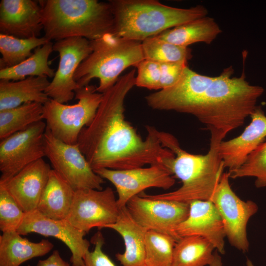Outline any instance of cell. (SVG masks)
Wrapping results in <instances>:
<instances>
[{
  "mask_svg": "<svg viewBox=\"0 0 266 266\" xmlns=\"http://www.w3.org/2000/svg\"><path fill=\"white\" fill-rule=\"evenodd\" d=\"M135 74L132 69L121 76L103 94L94 119L80 132L77 144L94 170L141 167L174 156L162 145L155 127L146 126L143 140L125 119V100L135 86Z\"/></svg>",
  "mask_w": 266,
  "mask_h": 266,
  "instance_id": "cell-1",
  "label": "cell"
},
{
  "mask_svg": "<svg viewBox=\"0 0 266 266\" xmlns=\"http://www.w3.org/2000/svg\"><path fill=\"white\" fill-rule=\"evenodd\" d=\"M233 73L230 66L215 76L189 112L206 126L211 135L223 139L250 116L264 91L261 86L250 84L244 72L239 77H232Z\"/></svg>",
  "mask_w": 266,
  "mask_h": 266,
  "instance_id": "cell-2",
  "label": "cell"
},
{
  "mask_svg": "<svg viewBox=\"0 0 266 266\" xmlns=\"http://www.w3.org/2000/svg\"><path fill=\"white\" fill-rule=\"evenodd\" d=\"M162 145L174 156L162 158L163 165L175 177L179 179L182 186L172 192L145 197L159 200H176L190 203L195 200H210L220 182L224 169L219 146L221 138L211 135L210 147L204 155H195L183 150L177 139L171 134L158 131Z\"/></svg>",
  "mask_w": 266,
  "mask_h": 266,
  "instance_id": "cell-3",
  "label": "cell"
},
{
  "mask_svg": "<svg viewBox=\"0 0 266 266\" xmlns=\"http://www.w3.org/2000/svg\"><path fill=\"white\" fill-rule=\"evenodd\" d=\"M44 36L56 41L73 37L90 41L113 33L109 2L97 0H40Z\"/></svg>",
  "mask_w": 266,
  "mask_h": 266,
  "instance_id": "cell-4",
  "label": "cell"
},
{
  "mask_svg": "<svg viewBox=\"0 0 266 266\" xmlns=\"http://www.w3.org/2000/svg\"><path fill=\"white\" fill-rule=\"evenodd\" d=\"M114 15L113 33L127 39H144L180 25L206 16L207 9L198 5L181 8L156 0H109Z\"/></svg>",
  "mask_w": 266,
  "mask_h": 266,
  "instance_id": "cell-5",
  "label": "cell"
},
{
  "mask_svg": "<svg viewBox=\"0 0 266 266\" xmlns=\"http://www.w3.org/2000/svg\"><path fill=\"white\" fill-rule=\"evenodd\" d=\"M90 43L92 51L80 64L74 75L79 87L98 78L99 85L96 90L103 94L116 83L124 70L135 66L144 59L141 42L124 38L112 33Z\"/></svg>",
  "mask_w": 266,
  "mask_h": 266,
  "instance_id": "cell-6",
  "label": "cell"
},
{
  "mask_svg": "<svg viewBox=\"0 0 266 266\" xmlns=\"http://www.w3.org/2000/svg\"><path fill=\"white\" fill-rule=\"evenodd\" d=\"M97 87L88 85L75 91L77 103L67 105L49 98L43 104V120L57 138L68 144H77L81 130L94 119L103 97Z\"/></svg>",
  "mask_w": 266,
  "mask_h": 266,
  "instance_id": "cell-7",
  "label": "cell"
},
{
  "mask_svg": "<svg viewBox=\"0 0 266 266\" xmlns=\"http://www.w3.org/2000/svg\"><path fill=\"white\" fill-rule=\"evenodd\" d=\"M45 153L53 169L75 191L102 190L104 179L92 169L76 144H68L56 138L47 128L44 133Z\"/></svg>",
  "mask_w": 266,
  "mask_h": 266,
  "instance_id": "cell-8",
  "label": "cell"
},
{
  "mask_svg": "<svg viewBox=\"0 0 266 266\" xmlns=\"http://www.w3.org/2000/svg\"><path fill=\"white\" fill-rule=\"evenodd\" d=\"M229 178L228 172L222 174L210 201L221 216L226 237L231 245L245 253L249 248L247 225L250 218L257 213L258 206L252 200L240 199L231 188Z\"/></svg>",
  "mask_w": 266,
  "mask_h": 266,
  "instance_id": "cell-9",
  "label": "cell"
},
{
  "mask_svg": "<svg viewBox=\"0 0 266 266\" xmlns=\"http://www.w3.org/2000/svg\"><path fill=\"white\" fill-rule=\"evenodd\" d=\"M43 120L0 140V183L17 174L32 163L45 156Z\"/></svg>",
  "mask_w": 266,
  "mask_h": 266,
  "instance_id": "cell-10",
  "label": "cell"
},
{
  "mask_svg": "<svg viewBox=\"0 0 266 266\" xmlns=\"http://www.w3.org/2000/svg\"><path fill=\"white\" fill-rule=\"evenodd\" d=\"M121 208L114 191L87 189L75 191L66 220L78 230L88 233L92 229L105 228L115 223Z\"/></svg>",
  "mask_w": 266,
  "mask_h": 266,
  "instance_id": "cell-11",
  "label": "cell"
},
{
  "mask_svg": "<svg viewBox=\"0 0 266 266\" xmlns=\"http://www.w3.org/2000/svg\"><path fill=\"white\" fill-rule=\"evenodd\" d=\"M126 207L133 219L147 231L168 235L177 242L176 230L187 217L189 203L176 200L152 199L141 193L131 198Z\"/></svg>",
  "mask_w": 266,
  "mask_h": 266,
  "instance_id": "cell-12",
  "label": "cell"
},
{
  "mask_svg": "<svg viewBox=\"0 0 266 266\" xmlns=\"http://www.w3.org/2000/svg\"><path fill=\"white\" fill-rule=\"evenodd\" d=\"M54 51L59 54L57 70L45 91L48 97L62 103L75 97V91L79 88L74 79L80 64L91 53L90 41L82 37H69L53 43Z\"/></svg>",
  "mask_w": 266,
  "mask_h": 266,
  "instance_id": "cell-13",
  "label": "cell"
},
{
  "mask_svg": "<svg viewBox=\"0 0 266 266\" xmlns=\"http://www.w3.org/2000/svg\"><path fill=\"white\" fill-rule=\"evenodd\" d=\"M94 171L114 186L120 208L146 189L156 187L167 190L175 183L174 177L161 164H153L147 167L124 170L100 168Z\"/></svg>",
  "mask_w": 266,
  "mask_h": 266,
  "instance_id": "cell-14",
  "label": "cell"
},
{
  "mask_svg": "<svg viewBox=\"0 0 266 266\" xmlns=\"http://www.w3.org/2000/svg\"><path fill=\"white\" fill-rule=\"evenodd\" d=\"M17 232L22 235L36 233L55 237L69 249L72 266H83V258L89 250L90 242L84 236L85 233L78 230L66 220H55L41 214L36 209L25 213Z\"/></svg>",
  "mask_w": 266,
  "mask_h": 266,
  "instance_id": "cell-15",
  "label": "cell"
},
{
  "mask_svg": "<svg viewBox=\"0 0 266 266\" xmlns=\"http://www.w3.org/2000/svg\"><path fill=\"white\" fill-rule=\"evenodd\" d=\"M42 30L40 0H0V33L27 39L39 37Z\"/></svg>",
  "mask_w": 266,
  "mask_h": 266,
  "instance_id": "cell-16",
  "label": "cell"
},
{
  "mask_svg": "<svg viewBox=\"0 0 266 266\" xmlns=\"http://www.w3.org/2000/svg\"><path fill=\"white\" fill-rule=\"evenodd\" d=\"M176 232L180 238L202 237L208 240L219 253H225L226 234L223 223L215 206L210 200L190 202L188 215L178 226Z\"/></svg>",
  "mask_w": 266,
  "mask_h": 266,
  "instance_id": "cell-17",
  "label": "cell"
},
{
  "mask_svg": "<svg viewBox=\"0 0 266 266\" xmlns=\"http://www.w3.org/2000/svg\"><path fill=\"white\" fill-rule=\"evenodd\" d=\"M51 169L42 158L0 185L7 190L23 211L28 213L37 209Z\"/></svg>",
  "mask_w": 266,
  "mask_h": 266,
  "instance_id": "cell-18",
  "label": "cell"
},
{
  "mask_svg": "<svg viewBox=\"0 0 266 266\" xmlns=\"http://www.w3.org/2000/svg\"><path fill=\"white\" fill-rule=\"evenodd\" d=\"M251 122L239 136L228 141H222L219 151L224 168L229 171L238 168L248 156L266 137V115L257 106L250 115Z\"/></svg>",
  "mask_w": 266,
  "mask_h": 266,
  "instance_id": "cell-19",
  "label": "cell"
},
{
  "mask_svg": "<svg viewBox=\"0 0 266 266\" xmlns=\"http://www.w3.org/2000/svg\"><path fill=\"white\" fill-rule=\"evenodd\" d=\"M105 228L114 230L123 239L125 251L115 256L122 266H146L145 236L147 230L133 219L126 206L121 208L116 222Z\"/></svg>",
  "mask_w": 266,
  "mask_h": 266,
  "instance_id": "cell-20",
  "label": "cell"
},
{
  "mask_svg": "<svg viewBox=\"0 0 266 266\" xmlns=\"http://www.w3.org/2000/svg\"><path fill=\"white\" fill-rule=\"evenodd\" d=\"M50 82L46 76H29L18 81L0 80V111L35 102L44 104L49 99L45 91Z\"/></svg>",
  "mask_w": 266,
  "mask_h": 266,
  "instance_id": "cell-21",
  "label": "cell"
},
{
  "mask_svg": "<svg viewBox=\"0 0 266 266\" xmlns=\"http://www.w3.org/2000/svg\"><path fill=\"white\" fill-rule=\"evenodd\" d=\"M54 244L47 239L33 242L16 231L2 232L0 235V266H20L34 258L50 252Z\"/></svg>",
  "mask_w": 266,
  "mask_h": 266,
  "instance_id": "cell-22",
  "label": "cell"
},
{
  "mask_svg": "<svg viewBox=\"0 0 266 266\" xmlns=\"http://www.w3.org/2000/svg\"><path fill=\"white\" fill-rule=\"evenodd\" d=\"M75 191L54 169L50 171L47 184L36 210L55 220H66L70 211Z\"/></svg>",
  "mask_w": 266,
  "mask_h": 266,
  "instance_id": "cell-23",
  "label": "cell"
},
{
  "mask_svg": "<svg viewBox=\"0 0 266 266\" xmlns=\"http://www.w3.org/2000/svg\"><path fill=\"white\" fill-rule=\"evenodd\" d=\"M221 32L214 19L206 16L168 29L156 36L175 45L188 47L197 42L209 44Z\"/></svg>",
  "mask_w": 266,
  "mask_h": 266,
  "instance_id": "cell-24",
  "label": "cell"
},
{
  "mask_svg": "<svg viewBox=\"0 0 266 266\" xmlns=\"http://www.w3.org/2000/svg\"><path fill=\"white\" fill-rule=\"evenodd\" d=\"M214 246L199 236L183 237L174 247L171 266H209L214 259Z\"/></svg>",
  "mask_w": 266,
  "mask_h": 266,
  "instance_id": "cell-25",
  "label": "cell"
},
{
  "mask_svg": "<svg viewBox=\"0 0 266 266\" xmlns=\"http://www.w3.org/2000/svg\"><path fill=\"white\" fill-rule=\"evenodd\" d=\"M51 41L34 50L33 54L19 65L0 69V80L18 81L29 76L54 77L55 72L49 65L48 59L54 51Z\"/></svg>",
  "mask_w": 266,
  "mask_h": 266,
  "instance_id": "cell-26",
  "label": "cell"
},
{
  "mask_svg": "<svg viewBox=\"0 0 266 266\" xmlns=\"http://www.w3.org/2000/svg\"><path fill=\"white\" fill-rule=\"evenodd\" d=\"M43 120V104L25 103L15 108L0 111V139L24 130Z\"/></svg>",
  "mask_w": 266,
  "mask_h": 266,
  "instance_id": "cell-27",
  "label": "cell"
},
{
  "mask_svg": "<svg viewBox=\"0 0 266 266\" xmlns=\"http://www.w3.org/2000/svg\"><path fill=\"white\" fill-rule=\"evenodd\" d=\"M49 41L44 36L24 39L0 33V69L19 65L33 54V50Z\"/></svg>",
  "mask_w": 266,
  "mask_h": 266,
  "instance_id": "cell-28",
  "label": "cell"
},
{
  "mask_svg": "<svg viewBox=\"0 0 266 266\" xmlns=\"http://www.w3.org/2000/svg\"><path fill=\"white\" fill-rule=\"evenodd\" d=\"M144 59L159 63L187 62L192 57L189 47L175 45L156 36L141 42Z\"/></svg>",
  "mask_w": 266,
  "mask_h": 266,
  "instance_id": "cell-29",
  "label": "cell"
},
{
  "mask_svg": "<svg viewBox=\"0 0 266 266\" xmlns=\"http://www.w3.org/2000/svg\"><path fill=\"white\" fill-rule=\"evenodd\" d=\"M176 242L168 235L147 231L145 236V266H171Z\"/></svg>",
  "mask_w": 266,
  "mask_h": 266,
  "instance_id": "cell-30",
  "label": "cell"
},
{
  "mask_svg": "<svg viewBox=\"0 0 266 266\" xmlns=\"http://www.w3.org/2000/svg\"><path fill=\"white\" fill-rule=\"evenodd\" d=\"M230 178H256L257 188L266 187V141L261 143L247 157L238 168L228 172Z\"/></svg>",
  "mask_w": 266,
  "mask_h": 266,
  "instance_id": "cell-31",
  "label": "cell"
},
{
  "mask_svg": "<svg viewBox=\"0 0 266 266\" xmlns=\"http://www.w3.org/2000/svg\"><path fill=\"white\" fill-rule=\"evenodd\" d=\"M23 211L7 190L0 185V230L16 231L24 219Z\"/></svg>",
  "mask_w": 266,
  "mask_h": 266,
  "instance_id": "cell-32",
  "label": "cell"
},
{
  "mask_svg": "<svg viewBox=\"0 0 266 266\" xmlns=\"http://www.w3.org/2000/svg\"><path fill=\"white\" fill-rule=\"evenodd\" d=\"M137 69L135 86L149 90H160L161 79L160 63L144 59L135 66Z\"/></svg>",
  "mask_w": 266,
  "mask_h": 266,
  "instance_id": "cell-33",
  "label": "cell"
},
{
  "mask_svg": "<svg viewBox=\"0 0 266 266\" xmlns=\"http://www.w3.org/2000/svg\"><path fill=\"white\" fill-rule=\"evenodd\" d=\"M91 242L95 245L94 249L85 254L83 266H117L102 251L104 238L100 232L92 237Z\"/></svg>",
  "mask_w": 266,
  "mask_h": 266,
  "instance_id": "cell-34",
  "label": "cell"
},
{
  "mask_svg": "<svg viewBox=\"0 0 266 266\" xmlns=\"http://www.w3.org/2000/svg\"><path fill=\"white\" fill-rule=\"evenodd\" d=\"M161 67L160 90L169 88L179 80L187 62L160 63Z\"/></svg>",
  "mask_w": 266,
  "mask_h": 266,
  "instance_id": "cell-35",
  "label": "cell"
},
{
  "mask_svg": "<svg viewBox=\"0 0 266 266\" xmlns=\"http://www.w3.org/2000/svg\"><path fill=\"white\" fill-rule=\"evenodd\" d=\"M36 266H70L61 256L58 250H54L46 259L39 260Z\"/></svg>",
  "mask_w": 266,
  "mask_h": 266,
  "instance_id": "cell-36",
  "label": "cell"
},
{
  "mask_svg": "<svg viewBox=\"0 0 266 266\" xmlns=\"http://www.w3.org/2000/svg\"><path fill=\"white\" fill-rule=\"evenodd\" d=\"M217 252L214 253L213 260L208 266H223L222 258Z\"/></svg>",
  "mask_w": 266,
  "mask_h": 266,
  "instance_id": "cell-37",
  "label": "cell"
},
{
  "mask_svg": "<svg viewBox=\"0 0 266 266\" xmlns=\"http://www.w3.org/2000/svg\"><path fill=\"white\" fill-rule=\"evenodd\" d=\"M246 264V266H255L253 262L249 259H247Z\"/></svg>",
  "mask_w": 266,
  "mask_h": 266,
  "instance_id": "cell-38",
  "label": "cell"
}]
</instances>
